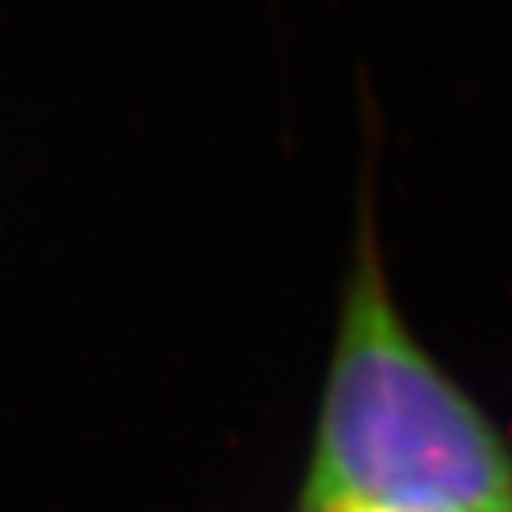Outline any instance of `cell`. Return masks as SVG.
Instances as JSON below:
<instances>
[{
	"label": "cell",
	"mask_w": 512,
	"mask_h": 512,
	"mask_svg": "<svg viewBox=\"0 0 512 512\" xmlns=\"http://www.w3.org/2000/svg\"><path fill=\"white\" fill-rule=\"evenodd\" d=\"M372 126L293 512H512V437L433 357L391 289Z\"/></svg>",
	"instance_id": "6da1fadb"
}]
</instances>
